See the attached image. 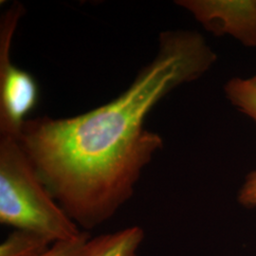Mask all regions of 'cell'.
<instances>
[{
	"label": "cell",
	"mask_w": 256,
	"mask_h": 256,
	"mask_svg": "<svg viewBox=\"0 0 256 256\" xmlns=\"http://www.w3.org/2000/svg\"><path fill=\"white\" fill-rule=\"evenodd\" d=\"M224 93L230 104L256 126V88L250 79L241 77L230 79L224 86Z\"/></svg>",
	"instance_id": "cell-7"
},
{
	"label": "cell",
	"mask_w": 256,
	"mask_h": 256,
	"mask_svg": "<svg viewBox=\"0 0 256 256\" xmlns=\"http://www.w3.org/2000/svg\"><path fill=\"white\" fill-rule=\"evenodd\" d=\"M218 55L198 32L160 34L158 50L119 97L81 115L28 119L18 142L37 174L82 229L110 220L133 196L164 140L144 124L174 88L200 78Z\"/></svg>",
	"instance_id": "cell-1"
},
{
	"label": "cell",
	"mask_w": 256,
	"mask_h": 256,
	"mask_svg": "<svg viewBox=\"0 0 256 256\" xmlns=\"http://www.w3.org/2000/svg\"><path fill=\"white\" fill-rule=\"evenodd\" d=\"M0 222L52 243L82 234L48 190L18 140L9 136L0 138Z\"/></svg>",
	"instance_id": "cell-2"
},
{
	"label": "cell",
	"mask_w": 256,
	"mask_h": 256,
	"mask_svg": "<svg viewBox=\"0 0 256 256\" xmlns=\"http://www.w3.org/2000/svg\"><path fill=\"white\" fill-rule=\"evenodd\" d=\"M238 202L245 208H256V169L245 178L238 194Z\"/></svg>",
	"instance_id": "cell-9"
},
{
	"label": "cell",
	"mask_w": 256,
	"mask_h": 256,
	"mask_svg": "<svg viewBox=\"0 0 256 256\" xmlns=\"http://www.w3.org/2000/svg\"><path fill=\"white\" fill-rule=\"evenodd\" d=\"M54 243L28 230H16L0 245V256H36L46 252Z\"/></svg>",
	"instance_id": "cell-6"
},
{
	"label": "cell",
	"mask_w": 256,
	"mask_h": 256,
	"mask_svg": "<svg viewBox=\"0 0 256 256\" xmlns=\"http://www.w3.org/2000/svg\"><path fill=\"white\" fill-rule=\"evenodd\" d=\"M144 239V230L131 226L90 238L78 256H138Z\"/></svg>",
	"instance_id": "cell-5"
},
{
	"label": "cell",
	"mask_w": 256,
	"mask_h": 256,
	"mask_svg": "<svg viewBox=\"0 0 256 256\" xmlns=\"http://www.w3.org/2000/svg\"><path fill=\"white\" fill-rule=\"evenodd\" d=\"M248 79H250V81L252 84L256 88V74H254L252 77H250V78H248Z\"/></svg>",
	"instance_id": "cell-10"
},
{
	"label": "cell",
	"mask_w": 256,
	"mask_h": 256,
	"mask_svg": "<svg viewBox=\"0 0 256 256\" xmlns=\"http://www.w3.org/2000/svg\"><path fill=\"white\" fill-rule=\"evenodd\" d=\"M90 238L88 232H82L79 236L74 239L55 242L46 252L36 256H78Z\"/></svg>",
	"instance_id": "cell-8"
},
{
	"label": "cell",
	"mask_w": 256,
	"mask_h": 256,
	"mask_svg": "<svg viewBox=\"0 0 256 256\" xmlns=\"http://www.w3.org/2000/svg\"><path fill=\"white\" fill-rule=\"evenodd\" d=\"M176 4L214 36L256 48V0H178Z\"/></svg>",
	"instance_id": "cell-4"
},
{
	"label": "cell",
	"mask_w": 256,
	"mask_h": 256,
	"mask_svg": "<svg viewBox=\"0 0 256 256\" xmlns=\"http://www.w3.org/2000/svg\"><path fill=\"white\" fill-rule=\"evenodd\" d=\"M24 14L22 4H12L1 20L0 28V135L16 140L39 99L34 78L12 64L10 59L12 37Z\"/></svg>",
	"instance_id": "cell-3"
}]
</instances>
